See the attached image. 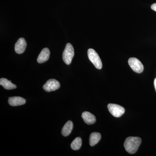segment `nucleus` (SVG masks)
<instances>
[{
  "label": "nucleus",
  "mask_w": 156,
  "mask_h": 156,
  "mask_svg": "<svg viewBox=\"0 0 156 156\" xmlns=\"http://www.w3.org/2000/svg\"><path fill=\"white\" fill-rule=\"evenodd\" d=\"M141 139L137 136H129L124 143L125 149L128 153L134 154L136 152L141 144Z\"/></svg>",
  "instance_id": "1"
},
{
  "label": "nucleus",
  "mask_w": 156,
  "mask_h": 156,
  "mask_svg": "<svg viewBox=\"0 0 156 156\" xmlns=\"http://www.w3.org/2000/svg\"><path fill=\"white\" fill-rule=\"evenodd\" d=\"M74 53V50L72 45L69 43H68L62 53V58L66 64L69 65L71 63Z\"/></svg>",
  "instance_id": "2"
},
{
  "label": "nucleus",
  "mask_w": 156,
  "mask_h": 156,
  "mask_svg": "<svg viewBox=\"0 0 156 156\" xmlns=\"http://www.w3.org/2000/svg\"><path fill=\"white\" fill-rule=\"evenodd\" d=\"M88 55L89 60L96 68L99 69L102 68V63L101 59L95 50L92 49H89L88 50Z\"/></svg>",
  "instance_id": "3"
},
{
  "label": "nucleus",
  "mask_w": 156,
  "mask_h": 156,
  "mask_svg": "<svg viewBox=\"0 0 156 156\" xmlns=\"http://www.w3.org/2000/svg\"><path fill=\"white\" fill-rule=\"evenodd\" d=\"M108 108L110 113L113 116L119 118L122 116L125 112V109L123 107L115 104H109Z\"/></svg>",
  "instance_id": "4"
},
{
  "label": "nucleus",
  "mask_w": 156,
  "mask_h": 156,
  "mask_svg": "<svg viewBox=\"0 0 156 156\" xmlns=\"http://www.w3.org/2000/svg\"><path fill=\"white\" fill-rule=\"evenodd\" d=\"M128 64L132 69L137 73H140L143 71L144 66L139 59L134 57L128 59Z\"/></svg>",
  "instance_id": "5"
},
{
  "label": "nucleus",
  "mask_w": 156,
  "mask_h": 156,
  "mask_svg": "<svg viewBox=\"0 0 156 156\" xmlns=\"http://www.w3.org/2000/svg\"><path fill=\"white\" fill-rule=\"evenodd\" d=\"M60 84L59 82L55 79L48 80L43 86V89L47 92L56 91L60 88Z\"/></svg>",
  "instance_id": "6"
},
{
  "label": "nucleus",
  "mask_w": 156,
  "mask_h": 156,
  "mask_svg": "<svg viewBox=\"0 0 156 156\" xmlns=\"http://www.w3.org/2000/svg\"><path fill=\"white\" fill-rule=\"evenodd\" d=\"M27 47V43L23 38H20L15 45V51L17 54H22L24 53Z\"/></svg>",
  "instance_id": "7"
},
{
  "label": "nucleus",
  "mask_w": 156,
  "mask_h": 156,
  "mask_svg": "<svg viewBox=\"0 0 156 156\" xmlns=\"http://www.w3.org/2000/svg\"><path fill=\"white\" fill-rule=\"evenodd\" d=\"M50 51L48 48L43 49L38 57L37 61L39 63H42L48 61L50 58Z\"/></svg>",
  "instance_id": "8"
},
{
  "label": "nucleus",
  "mask_w": 156,
  "mask_h": 156,
  "mask_svg": "<svg viewBox=\"0 0 156 156\" xmlns=\"http://www.w3.org/2000/svg\"><path fill=\"white\" fill-rule=\"evenodd\" d=\"M82 117L84 122L88 125H92L96 122L95 116L89 112H83L82 114Z\"/></svg>",
  "instance_id": "9"
},
{
  "label": "nucleus",
  "mask_w": 156,
  "mask_h": 156,
  "mask_svg": "<svg viewBox=\"0 0 156 156\" xmlns=\"http://www.w3.org/2000/svg\"><path fill=\"white\" fill-rule=\"evenodd\" d=\"M26 102L24 98L20 97H10L9 99V103L12 106H17L23 105Z\"/></svg>",
  "instance_id": "10"
},
{
  "label": "nucleus",
  "mask_w": 156,
  "mask_h": 156,
  "mask_svg": "<svg viewBox=\"0 0 156 156\" xmlns=\"http://www.w3.org/2000/svg\"><path fill=\"white\" fill-rule=\"evenodd\" d=\"M73 124L71 121H68L63 126L62 130V134L64 136H67L69 135L72 131Z\"/></svg>",
  "instance_id": "11"
},
{
  "label": "nucleus",
  "mask_w": 156,
  "mask_h": 156,
  "mask_svg": "<svg viewBox=\"0 0 156 156\" xmlns=\"http://www.w3.org/2000/svg\"><path fill=\"white\" fill-rule=\"evenodd\" d=\"M0 85L5 89L8 90H11L17 88L16 85L11 83V81H9L5 78H1L0 79Z\"/></svg>",
  "instance_id": "12"
},
{
  "label": "nucleus",
  "mask_w": 156,
  "mask_h": 156,
  "mask_svg": "<svg viewBox=\"0 0 156 156\" xmlns=\"http://www.w3.org/2000/svg\"><path fill=\"white\" fill-rule=\"evenodd\" d=\"M101 138V135L99 133L93 132L90 134L89 137V144L91 146H94L99 142Z\"/></svg>",
  "instance_id": "13"
},
{
  "label": "nucleus",
  "mask_w": 156,
  "mask_h": 156,
  "mask_svg": "<svg viewBox=\"0 0 156 156\" xmlns=\"http://www.w3.org/2000/svg\"><path fill=\"white\" fill-rule=\"evenodd\" d=\"M82 140L80 137H77L74 140L71 144V147L73 150L77 151L80 149L82 146Z\"/></svg>",
  "instance_id": "14"
},
{
  "label": "nucleus",
  "mask_w": 156,
  "mask_h": 156,
  "mask_svg": "<svg viewBox=\"0 0 156 156\" xmlns=\"http://www.w3.org/2000/svg\"><path fill=\"white\" fill-rule=\"evenodd\" d=\"M151 9L156 12V3L153 4V5L151 6Z\"/></svg>",
  "instance_id": "15"
},
{
  "label": "nucleus",
  "mask_w": 156,
  "mask_h": 156,
  "mask_svg": "<svg viewBox=\"0 0 156 156\" xmlns=\"http://www.w3.org/2000/svg\"><path fill=\"white\" fill-rule=\"evenodd\" d=\"M154 85L155 89L156 92V78L154 80Z\"/></svg>",
  "instance_id": "16"
}]
</instances>
